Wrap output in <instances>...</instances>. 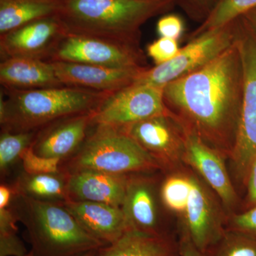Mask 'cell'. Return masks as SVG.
Masks as SVG:
<instances>
[{
  "instance_id": "3",
  "label": "cell",
  "mask_w": 256,
  "mask_h": 256,
  "mask_svg": "<svg viewBox=\"0 0 256 256\" xmlns=\"http://www.w3.org/2000/svg\"><path fill=\"white\" fill-rule=\"evenodd\" d=\"M112 94L67 86L31 90L3 88L1 130L38 131L60 119L94 112Z\"/></svg>"
},
{
  "instance_id": "32",
  "label": "cell",
  "mask_w": 256,
  "mask_h": 256,
  "mask_svg": "<svg viewBox=\"0 0 256 256\" xmlns=\"http://www.w3.org/2000/svg\"><path fill=\"white\" fill-rule=\"evenodd\" d=\"M190 14L198 18H203V22L210 14L218 3V0H181Z\"/></svg>"
},
{
  "instance_id": "18",
  "label": "cell",
  "mask_w": 256,
  "mask_h": 256,
  "mask_svg": "<svg viewBox=\"0 0 256 256\" xmlns=\"http://www.w3.org/2000/svg\"><path fill=\"white\" fill-rule=\"evenodd\" d=\"M0 84L3 88L8 90L64 86L52 62L20 57L1 60Z\"/></svg>"
},
{
  "instance_id": "31",
  "label": "cell",
  "mask_w": 256,
  "mask_h": 256,
  "mask_svg": "<svg viewBox=\"0 0 256 256\" xmlns=\"http://www.w3.org/2000/svg\"><path fill=\"white\" fill-rule=\"evenodd\" d=\"M230 230L242 232L256 239V206L234 216Z\"/></svg>"
},
{
  "instance_id": "26",
  "label": "cell",
  "mask_w": 256,
  "mask_h": 256,
  "mask_svg": "<svg viewBox=\"0 0 256 256\" xmlns=\"http://www.w3.org/2000/svg\"><path fill=\"white\" fill-rule=\"evenodd\" d=\"M210 250L212 256H256V239L236 230H226Z\"/></svg>"
},
{
  "instance_id": "27",
  "label": "cell",
  "mask_w": 256,
  "mask_h": 256,
  "mask_svg": "<svg viewBox=\"0 0 256 256\" xmlns=\"http://www.w3.org/2000/svg\"><path fill=\"white\" fill-rule=\"evenodd\" d=\"M24 172L28 174H60L62 160L60 158H44L37 156L31 146L21 156Z\"/></svg>"
},
{
  "instance_id": "37",
  "label": "cell",
  "mask_w": 256,
  "mask_h": 256,
  "mask_svg": "<svg viewBox=\"0 0 256 256\" xmlns=\"http://www.w3.org/2000/svg\"><path fill=\"white\" fill-rule=\"evenodd\" d=\"M256 33V8L242 15Z\"/></svg>"
},
{
  "instance_id": "9",
  "label": "cell",
  "mask_w": 256,
  "mask_h": 256,
  "mask_svg": "<svg viewBox=\"0 0 256 256\" xmlns=\"http://www.w3.org/2000/svg\"><path fill=\"white\" fill-rule=\"evenodd\" d=\"M168 112L163 88L133 84L112 92L104 101L92 112V126L126 128Z\"/></svg>"
},
{
  "instance_id": "4",
  "label": "cell",
  "mask_w": 256,
  "mask_h": 256,
  "mask_svg": "<svg viewBox=\"0 0 256 256\" xmlns=\"http://www.w3.org/2000/svg\"><path fill=\"white\" fill-rule=\"evenodd\" d=\"M10 207L26 228L35 256H75L106 246L89 235L62 204L15 193Z\"/></svg>"
},
{
  "instance_id": "35",
  "label": "cell",
  "mask_w": 256,
  "mask_h": 256,
  "mask_svg": "<svg viewBox=\"0 0 256 256\" xmlns=\"http://www.w3.org/2000/svg\"><path fill=\"white\" fill-rule=\"evenodd\" d=\"M15 192L12 185L2 184L0 186V208H8L11 204Z\"/></svg>"
},
{
  "instance_id": "7",
  "label": "cell",
  "mask_w": 256,
  "mask_h": 256,
  "mask_svg": "<svg viewBox=\"0 0 256 256\" xmlns=\"http://www.w3.org/2000/svg\"><path fill=\"white\" fill-rule=\"evenodd\" d=\"M235 42L234 22L203 32L191 38L178 55L166 63L143 70L134 84L164 88L170 82L196 72L222 54Z\"/></svg>"
},
{
  "instance_id": "30",
  "label": "cell",
  "mask_w": 256,
  "mask_h": 256,
  "mask_svg": "<svg viewBox=\"0 0 256 256\" xmlns=\"http://www.w3.org/2000/svg\"><path fill=\"white\" fill-rule=\"evenodd\" d=\"M16 233H0V256H24L28 254Z\"/></svg>"
},
{
  "instance_id": "1",
  "label": "cell",
  "mask_w": 256,
  "mask_h": 256,
  "mask_svg": "<svg viewBox=\"0 0 256 256\" xmlns=\"http://www.w3.org/2000/svg\"><path fill=\"white\" fill-rule=\"evenodd\" d=\"M163 96L168 110L204 142L234 146L242 101L236 42L204 66L165 86Z\"/></svg>"
},
{
  "instance_id": "17",
  "label": "cell",
  "mask_w": 256,
  "mask_h": 256,
  "mask_svg": "<svg viewBox=\"0 0 256 256\" xmlns=\"http://www.w3.org/2000/svg\"><path fill=\"white\" fill-rule=\"evenodd\" d=\"M128 180V175L90 170L67 174L69 200L97 202L121 208Z\"/></svg>"
},
{
  "instance_id": "8",
  "label": "cell",
  "mask_w": 256,
  "mask_h": 256,
  "mask_svg": "<svg viewBox=\"0 0 256 256\" xmlns=\"http://www.w3.org/2000/svg\"><path fill=\"white\" fill-rule=\"evenodd\" d=\"M48 62H72L110 68H146L140 46L80 35L65 34Z\"/></svg>"
},
{
  "instance_id": "36",
  "label": "cell",
  "mask_w": 256,
  "mask_h": 256,
  "mask_svg": "<svg viewBox=\"0 0 256 256\" xmlns=\"http://www.w3.org/2000/svg\"><path fill=\"white\" fill-rule=\"evenodd\" d=\"M181 256H207L206 254L197 249L188 239L183 238L180 245Z\"/></svg>"
},
{
  "instance_id": "6",
  "label": "cell",
  "mask_w": 256,
  "mask_h": 256,
  "mask_svg": "<svg viewBox=\"0 0 256 256\" xmlns=\"http://www.w3.org/2000/svg\"><path fill=\"white\" fill-rule=\"evenodd\" d=\"M234 22L242 64V101L232 156L236 172L246 182L256 156V33L244 16Z\"/></svg>"
},
{
  "instance_id": "20",
  "label": "cell",
  "mask_w": 256,
  "mask_h": 256,
  "mask_svg": "<svg viewBox=\"0 0 256 256\" xmlns=\"http://www.w3.org/2000/svg\"><path fill=\"white\" fill-rule=\"evenodd\" d=\"M97 256H178L174 242L164 234L153 235L130 229L117 242L100 248Z\"/></svg>"
},
{
  "instance_id": "21",
  "label": "cell",
  "mask_w": 256,
  "mask_h": 256,
  "mask_svg": "<svg viewBox=\"0 0 256 256\" xmlns=\"http://www.w3.org/2000/svg\"><path fill=\"white\" fill-rule=\"evenodd\" d=\"M60 0H0V35L37 20L54 18Z\"/></svg>"
},
{
  "instance_id": "11",
  "label": "cell",
  "mask_w": 256,
  "mask_h": 256,
  "mask_svg": "<svg viewBox=\"0 0 256 256\" xmlns=\"http://www.w3.org/2000/svg\"><path fill=\"white\" fill-rule=\"evenodd\" d=\"M122 129L158 161L184 152L186 128L169 110Z\"/></svg>"
},
{
  "instance_id": "28",
  "label": "cell",
  "mask_w": 256,
  "mask_h": 256,
  "mask_svg": "<svg viewBox=\"0 0 256 256\" xmlns=\"http://www.w3.org/2000/svg\"><path fill=\"white\" fill-rule=\"evenodd\" d=\"M146 50L148 55L156 66H158L173 60L178 55L180 48L176 40L160 37L156 41L150 44Z\"/></svg>"
},
{
  "instance_id": "38",
  "label": "cell",
  "mask_w": 256,
  "mask_h": 256,
  "mask_svg": "<svg viewBox=\"0 0 256 256\" xmlns=\"http://www.w3.org/2000/svg\"><path fill=\"white\" fill-rule=\"evenodd\" d=\"M99 250V249H98ZM90 250V252H84V254H79V255L75 256H97L98 250Z\"/></svg>"
},
{
  "instance_id": "13",
  "label": "cell",
  "mask_w": 256,
  "mask_h": 256,
  "mask_svg": "<svg viewBox=\"0 0 256 256\" xmlns=\"http://www.w3.org/2000/svg\"><path fill=\"white\" fill-rule=\"evenodd\" d=\"M64 86L96 92H114L132 85L138 76L149 68H110L72 62H52Z\"/></svg>"
},
{
  "instance_id": "2",
  "label": "cell",
  "mask_w": 256,
  "mask_h": 256,
  "mask_svg": "<svg viewBox=\"0 0 256 256\" xmlns=\"http://www.w3.org/2000/svg\"><path fill=\"white\" fill-rule=\"evenodd\" d=\"M178 0H60L55 18L66 34L140 46L141 26Z\"/></svg>"
},
{
  "instance_id": "29",
  "label": "cell",
  "mask_w": 256,
  "mask_h": 256,
  "mask_svg": "<svg viewBox=\"0 0 256 256\" xmlns=\"http://www.w3.org/2000/svg\"><path fill=\"white\" fill-rule=\"evenodd\" d=\"M184 26L180 16L176 14H166L158 20L156 31L160 37L180 40L183 34Z\"/></svg>"
},
{
  "instance_id": "24",
  "label": "cell",
  "mask_w": 256,
  "mask_h": 256,
  "mask_svg": "<svg viewBox=\"0 0 256 256\" xmlns=\"http://www.w3.org/2000/svg\"><path fill=\"white\" fill-rule=\"evenodd\" d=\"M38 131L12 132L1 130L0 136V171L1 176L8 174L18 161L23 152L32 146Z\"/></svg>"
},
{
  "instance_id": "33",
  "label": "cell",
  "mask_w": 256,
  "mask_h": 256,
  "mask_svg": "<svg viewBox=\"0 0 256 256\" xmlns=\"http://www.w3.org/2000/svg\"><path fill=\"white\" fill-rule=\"evenodd\" d=\"M18 222L16 215L10 206L0 208V233L18 232Z\"/></svg>"
},
{
  "instance_id": "23",
  "label": "cell",
  "mask_w": 256,
  "mask_h": 256,
  "mask_svg": "<svg viewBox=\"0 0 256 256\" xmlns=\"http://www.w3.org/2000/svg\"><path fill=\"white\" fill-rule=\"evenodd\" d=\"M255 8L256 0H218L201 26L193 32L191 38L204 32L223 28Z\"/></svg>"
},
{
  "instance_id": "39",
  "label": "cell",
  "mask_w": 256,
  "mask_h": 256,
  "mask_svg": "<svg viewBox=\"0 0 256 256\" xmlns=\"http://www.w3.org/2000/svg\"><path fill=\"white\" fill-rule=\"evenodd\" d=\"M24 256H35V255L34 254V252L31 250V252H28V254Z\"/></svg>"
},
{
  "instance_id": "25",
  "label": "cell",
  "mask_w": 256,
  "mask_h": 256,
  "mask_svg": "<svg viewBox=\"0 0 256 256\" xmlns=\"http://www.w3.org/2000/svg\"><path fill=\"white\" fill-rule=\"evenodd\" d=\"M192 186V176L175 175L166 178L162 186V201L170 210L183 216Z\"/></svg>"
},
{
  "instance_id": "16",
  "label": "cell",
  "mask_w": 256,
  "mask_h": 256,
  "mask_svg": "<svg viewBox=\"0 0 256 256\" xmlns=\"http://www.w3.org/2000/svg\"><path fill=\"white\" fill-rule=\"evenodd\" d=\"M184 156L186 161L220 197L225 206L232 207L237 201L236 192L223 160L196 133L186 129Z\"/></svg>"
},
{
  "instance_id": "15",
  "label": "cell",
  "mask_w": 256,
  "mask_h": 256,
  "mask_svg": "<svg viewBox=\"0 0 256 256\" xmlns=\"http://www.w3.org/2000/svg\"><path fill=\"white\" fill-rule=\"evenodd\" d=\"M62 204L89 235L106 246L117 242L130 230L120 207L72 200Z\"/></svg>"
},
{
  "instance_id": "19",
  "label": "cell",
  "mask_w": 256,
  "mask_h": 256,
  "mask_svg": "<svg viewBox=\"0 0 256 256\" xmlns=\"http://www.w3.org/2000/svg\"><path fill=\"white\" fill-rule=\"evenodd\" d=\"M154 185L150 180L128 178L122 208L130 229L164 235L160 228Z\"/></svg>"
},
{
  "instance_id": "10",
  "label": "cell",
  "mask_w": 256,
  "mask_h": 256,
  "mask_svg": "<svg viewBox=\"0 0 256 256\" xmlns=\"http://www.w3.org/2000/svg\"><path fill=\"white\" fill-rule=\"evenodd\" d=\"M65 34L62 24L55 16L24 25L0 35L2 60L20 57L48 62Z\"/></svg>"
},
{
  "instance_id": "22",
  "label": "cell",
  "mask_w": 256,
  "mask_h": 256,
  "mask_svg": "<svg viewBox=\"0 0 256 256\" xmlns=\"http://www.w3.org/2000/svg\"><path fill=\"white\" fill-rule=\"evenodd\" d=\"M12 186L15 193L40 201L63 204L68 201L67 174H28L24 172Z\"/></svg>"
},
{
  "instance_id": "14",
  "label": "cell",
  "mask_w": 256,
  "mask_h": 256,
  "mask_svg": "<svg viewBox=\"0 0 256 256\" xmlns=\"http://www.w3.org/2000/svg\"><path fill=\"white\" fill-rule=\"evenodd\" d=\"M94 112L60 119L42 128L32 142V150L37 156L62 161L70 158L87 138Z\"/></svg>"
},
{
  "instance_id": "12",
  "label": "cell",
  "mask_w": 256,
  "mask_h": 256,
  "mask_svg": "<svg viewBox=\"0 0 256 256\" xmlns=\"http://www.w3.org/2000/svg\"><path fill=\"white\" fill-rule=\"evenodd\" d=\"M186 238L202 252L206 254L223 236L224 230L213 200L206 188L192 178L188 204L182 216Z\"/></svg>"
},
{
  "instance_id": "5",
  "label": "cell",
  "mask_w": 256,
  "mask_h": 256,
  "mask_svg": "<svg viewBox=\"0 0 256 256\" xmlns=\"http://www.w3.org/2000/svg\"><path fill=\"white\" fill-rule=\"evenodd\" d=\"M78 150L62 161L60 172L69 174L77 172H101L114 174L144 172L160 168V163L124 129L98 126Z\"/></svg>"
},
{
  "instance_id": "34",
  "label": "cell",
  "mask_w": 256,
  "mask_h": 256,
  "mask_svg": "<svg viewBox=\"0 0 256 256\" xmlns=\"http://www.w3.org/2000/svg\"><path fill=\"white\" fill-rule=\"evenodd\" d=\"M248 201L252 206H256V156L252 161L248 174L246 182Z\"/></svg>"
}]
</instances>
